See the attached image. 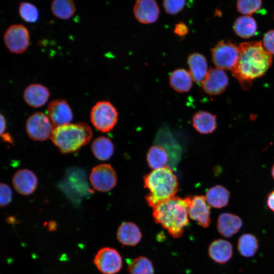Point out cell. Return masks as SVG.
Listing matches in <instances>:
<instances>
[{
  "label": "cell",
  "mask_w": 274,
  "mask_h": 274,
  "mask_svg": "<svg viewBox=\"0 0 274 274\" xmlns=\"http://www.w3.org/2000/svg\"><path fill=\"white\" fill-rule=\"evenodd\" d=\"M262 4L260 0H239L236 2V7L239 12L248 15L258 11Z\"/></svg>",
  "instance_id": "4dcf8cb0"
},
{
  "label": "cell",
  "mask_w": 274,
  "mask_h": 274,
  "mask_svg": "<svg viewBox=\"0 0 274 274\" xmlns=\"http://www.w3.org/2000/svg\"><path fill=\"white\" fill-rule=\"evenodd\" d=\"M257 238L251 233L242 234L237 241V247L239 254L245 257L253 256L258 249Z\"/></svg>",
  "instance_id": "4316f807"
},
{
  "label": "cell",
  "mask_w": 274,
  "mask_h": 274,
  "mask_svg": "<svg viewBox=\"0 0 274 274\" xmlns=\"http://www.w3.org/2000/svg\"><path fill=\"white\" fill-rule=\"evenodd\" d=\"M210 258L219 264L229 261L233 255V246L229 241L217 239L211 242L208 248Z\"/></svg>",
  "instance_id": "ac0fdd59"
},
{
  "label": "cell",
  "mask_w": 274,
  "mask_h": 274,
  "mask_svg": "<svg viewBox=\"0 0 274 274\" xmlns=\"http://www.w3.org/2000/svg\"><path fill=\"white\" fill-rule=\"evenodd\" d=\"M129 274H154L153 264L148 258L140 256L129 262L127 267Z\"/></svg>",
  "instance_id": "f1b7e54d"
},
{
  "label": "cell",
  "mask_w": 274,
  "mask_h": 274,
  "mask_svg": "<svg viewBox=\"0 0 274 274\" xmlns=\"http://www.w3.org/2000/svg\"><path fill=\"white\" fill-rule=\"evenodd\" d=\"M94 263L103 274H116L122 267V258L116 249L104 247L95 254Z\"/></svg>",
  "instance_id": "30bf717a"
},
{
  "label": "cell",
  "mask_w": 274,
  "mask_h": 274,
  "mask_svg": "<svg viewBox=\"0 0 274 274\" xmlns=\"http://www.w3.org/2000/svg\"><path fill=\"white\" fill-rule=\"evenodd\" d=\"M48 226L50 230H53L55 229L56 227V224L54 221H51L49 223Z\"/></svg>",
  "instance_id": "f35d334b"
},
{
  "label": "cell",
  "mask_w": 274,
  "mask_h": 274,
  "mask_svg": "<svg viewBox=\"0 0 274 274\" xmlns=\"http://www.w3.org/2000/svg\"><path fill=\"white\" fill-rule=\"evenodd\" d=\"M186 1L165 0L162 5L166 13L170 15H176L180 12L184 8Z\"/></svg>",
  "instance_id": "1f68e13d"
},
{
  "label": "cell",
  "mask_w": 274,
  "mask_h": 274,
  "mask_svg": "<svg viewBox=\"0 0 274 274\" xmlns=\"http://www.w3.org/2000/svg\"><path fill=\"white\" fill-rule=\"evenodd\" d=\"M271 176L273 179L274 180V164H273L271 168Z\"/></svg>",
  "instance_id": "ab89813d"
},
{
  "label": "cell",
  "mask_w": 274,
  "mask_h": 274,
  "mask_svg": "<svg viewBox=\"0 0 274 274\" xmlns=\"http://www.w3.org/2000/svg\"><path fill=\"white\" fill-rule=\"evenodd\" d=\"M49 96L50 92L48 89L38 83L29 85L25 88L23 94L25 102L33 108L43 106L47 101Z\"/></svg>",
  "instance_id": "2e32d148"
},
{
  "label": "cell",
  "mask_w": 274,
  "mask_h": 274,
  "mask_svg": "<svg viewBox=\"0 0 274 274\" xmlns=\"http://www.w3.org/2000/svg\"><path fill=\"white\" fill-rule=\"evenodd\" d=\"M47 111L55 127L70 123L73 118L72 109L64 99H56L51 101L48 106Z\"/></svg>",
  "instance_id": "4fadbf2b"
},
{
  "label": "cell",
  "mask_w": 274,
  "mask_h": 274,
  "mask_svg": "<svg viewBox=\"0 0 274 274\" xmlns=\"http://www.w3.org/2000/svg\"><path fill=\"white\" fill-rule=\"evenodd\" d=\"M50 119L42 112L31 114L26 122L28 136L34 141H43L50 138L54 128Z\"/></svg>",
  "instance_id": "52a82bcc"
},
{
  "label": "cell",
  "mask_w": 274,
  "mask_h": 274,
  "mask_svg": "<svg viewBox=\"0 0 274 274\" xmlns=\"http://www.w3.org/2000/svg\"><path fill=\"white\" fill-rule=\"evenodd\" d=\"M4 141L10 143L11 144L13 143V139L9 133H4L1 135Z\"/></svg>",
  "instance_id": "74e56055"
},
{
  "label": "cell",
  "mask_w": 274,
  "mask_h": 274,
  "mask_svg": "<svg viewBox=\"0 0 274 274\" xmlns=\"http://www.w3.org/2000/svg\"><path fill=\"white\" fill-rule=\"evenodd\" d=\"M266 204L268 208L274 213V190L271 191L268 194Z\"/></svg>",
  "instance_id": "d590c367"
},
{
  "label": "cell",
  "mask_w": 274,
  "mask_h": 274,
  "mask_svg": "<svg viewBox=\"0 0 274 274\" xmlns=\"http://www.w3.org/2000/svg\"><path fill=\"white\" fill-rule=\"evenodd\" d=\"M243 226V221L238 216L230 213L221 214L217 221L219 233L225 237H230L237 233Z\"/></svg>",
  "instance_id": "e0dca14e"
},
{
  "label": "cell",
  "mask_w": 274,
  "mask_h": 274,
  "mask_svg": "<svg viewBox=\"0 0 274 274\" xmlns=\"http://www.w3.org/2000/svg\"><path fill=\"white\" fill-rule=\"evenodd\" d=\"M91 149L94 156L102 161L110 159L114 151L112 142L109 138L104 136L94 139L91 145Z\"/></svg>",
  "instance_id": "d4e9b609"
},
{
  "label": "cell",
  "mask_w": 274,
  "mask_h": 274,
  "mask_svg": "<svg viewBox=\"0 0 274 274\" xmlns=\"http://www.w3.org/2000/svg\"><path fill=\"white\" fill-rule=\"evenodd\" d=\"M117 238L122 245L134 246L139 243L142 233L139 227L134 223L125 222L118 227Z\"/></svg>",
  "instance_id": "ffe728a7"
},
{
  "label": "cell",
  "mask_w": 274,
  "mask_h": 274,
  "mask_svg": "<svg viewBox=\"0 0 274 274\" xmlns=\"http://www.w3.org/2000/svg\"><path fill=\"white\" fill-rule=\"evenodd\" d=\"M211 56L212 61L217 68L231 71L239 58L238 45L229 40H222L212 48Z\"/></svg>",
  "instance_id": "8992f818"
},
{
  "label": "cell",
  "mask_w": 274,
  "mask_h": 274,
  "mask_svg": "<svg viewBox=\"0 0 274 274\" xmlns=\"http://www.w3.org/2000/svg\"><path fill=\"white\" fill-rule=\"evenodd\" d=\"M187 63L193 81L201 84L209 71L205 57L199 53H192L188 56Z\"/></svg>",
  "instance_id": "d6986e66"
},
{
  "label": "cell",
  "mask_w": 274,
  "mask_h": 274,
  "mask_svg": "<svg viewBox=\"0 0 274 274\" xmlns=\"http://www.w3.org/2000/svg\"><path fill=\"white\" fill-rule=\"evenodd\" d=\"M210 214V206L205 196L195 195L190 197L188 214L191 219L196 221L201 227L207 228L211 223Z\"/></svg>",
  "instance_id": "8fae6325"
},
{
  "label": "cell",
  "mask_w": 274,
  "mask_h": 274,
  "mask_svg": "<svg viewBox=\"0 0 274 274\" xmlns=\"http://www.w3.org/2000/svg\"><path fill=\"white\" fill-rule=\"evenodd\" d=\"M168 156L165 150L159 145L151 147L147 154V161L153 170L166 166Z\"/></svg>",
  "instance_id": "484cf974"
},
{
  "label": "cell",
  "mask_w": 274,
  "mask_h": 274,
  "mask_svg": "<svg viewBox=\"0 0 274 274\" xmlns=\"http://www.w3.org/2000/svg\"><path fill=\"white\" fill-rule=\"evenodd\" d=\"M1 133L0 134H2L5 132L6 127V122L5 117L1 114Z\"/></svg>",
  "instance_id": "8d00e7d4"
},
{
  "label": "cell",
  "mask_w": 274,
  "mask_h": 274,
  "mask_svg": "<svg viewBox=\"0 0 274 274\" xmlns=\"http://www.w3.org/2000/svg\"><path fill=\"white\" fill-rule=\"evenodd\" d=\"M3 39L6 47L12 53H24L29 44L28 30L21 24L10 25L5 31Z\"/></svg>",
  "instance_id": "ba28073f"
},
{
  "label": "cell",
  "mask_w": 274,
  "mask_h": 274,
  "mask_svg": "<svg viewBox=\"0 0 274 274\" xmlns=\"http://www.w3.org/2000/svg\"><path fill=\"white\" fill-rule=\"evenodd\" d=\"M205 197L210 207L220 209L228 205L230 194L225 187L217 185L210 188L207 191Z\"/></svg>",
  "instance_id": "cb8c5ba5"
},
{
  "label": "cell",
  "mask_w": 274,
  "mask_h": 274,
  "mask_svg": "<svg viewBox=\"0 0 274 274\" xmlns=\"http://www.w3.org/2000/svg\"><path fill=\"white\" fill-rule=\"evenodd\" d=\"M13 196L11 188L6 184H0V204L1 207L7 206L12 200Z\"/></svg>",
  "instance_id": "d6a6232c"
},
{
  "label": "cell",
  "mask_w": 274,
  "mask_h": 274,
  "mask_svg": "<svg viewBox=\"0 0 274 274\" xmlns=\"http://www.w3.org/2000/svg\"><path fill=\"white\" fill-rule=\"evenodd\" d=\"M92 135L91 127L80 122L54 127L50 139L61 153L67 154L76 152L88 144Z\"/></svg>",
  "instance_id": "277c9868"
},
{
  "label": "cell",
  "mask_w": 274,
  "mask_h": 274,
  "mask_svg": "<svg viewBox=\"0 0 274 274\" xmlns=\"http://www.w3.org/2000/svg\"><path fill=\"white\" fill-rule=\"evenodd\" d=\"M18 12L21 18L26 22L35 23L39 19L38 9L31 3L21 2L19 6Z\"/></svg>",
  "instance_id": "f546056e"
},
{
  "label": "cell",
  "mask_w": 274,
  "mask_h": 274,
  "mask_svg": "<svg viewBox=\"0 0 274 274\" xmlns=\"http://www.w3.org/2000/svg\"><path fill=\"white\" fill-rule=\"evenodd\" d=\"M262 45L270 54H274V29L269 30L264 34Z\"/></svg>",
  "instance_id": "836d02e7"
},
{
  "label": "cell",
  "mask_w": 274,
  "mask_h": 274,
  "mask_svg": "<svg viewBox=\"0 0 274 274\" xmlns=\"http://www.w3.org/2000/svg\"><path fill=\"white\" fill-rule=\"evenodd\" d=\"M273 19H274V13H273Z\"/></svg>",
  "instance_id": "60d3db41"
},
{
  "label": "cell",
  "mask_w": 274,
  "mask_h": 274,
  "mask_svg": "<svg viewBox=\"0 0 274 274\" xmlns=\"http://www.w3.org/2000/svg\"><path fill=\"white\" fill-rule=\"evenodd\" d=\"M235 33L243 39H249L256 35L257 24L255 20L249 15L238 17L233 25Z\"/></svg>",
  "instance_id": "603a6c76"
},
{
  "label": "cell",
  "mask_w": 274,
  "mask_h": 274,
  "mask_svg": "<svg viewBox=\"0 0 274 274\" xmlns=\"http://www.w3.org/2000/svg\"><path fill=\"white\" fill-rule=\"evenodd\" d=\"M144 184L149 190L146 202L153 209L174 197L178 189L177 178L168 166L154 169L146 175Z\"/></svg>",
  "instance_id": "3957f363"
},
{
  "label": "cell",
  "mask_w": 274,
  "mask_h": 274,
  "mask_svg": "<svg viewBox=\"0 0 274 274\" xmlns=\"http://www.w3.org/2000/svg\"><path fill=\"white\" fill-rule=\"evenodd\" d=\"M53 14L60 19H68L75 13L76 7L71 0H54L51 4Z\"/></svg>",
  "instance_id": "83f0119b"
},
{
  "label": "cell",
  "mask_w": 274,
  "mask_h": 274,
  "mask_svg": "<svg viewBox=\"0 0 274 274\" xmlns=\"http://www.w3.org/2000/svg\"><path fill=\"white\" fill-rule=\"evenodd\" d=\"M133 10L136 19L143 24L155 22L160 12L158 4L154 0H138L135 3Z\"/></svg>",
  "instance_id": "5bb4252c"
},
{
  "label": "cell",
  "mask_w": 274,
  "mask_h": 274,
  "mask_svg": "<svg viewBox=\"0 0 274 274\" xmlns=\"http://www.w3.org/2000/svg\"><path fill=\"white\" fill-rule=\"evenodd\" d=\"M90 117L91 123L96 129L102 132H108L116 124L118 113L111 102L102 100L92 107Z\"/></svg>",
  "instance_id": "5b68a950"
},
{
  "label": "cell",
  "mask_w": 274,
  "mask_h": 274,
  "mask_svg": "<svg viewBox=\"0 0 274 274\" xmlns=\"http://www.w3.org/2000/svg\"><path fill=\"white\" fill-rule=\"evenodd\" d=\"M188 30L187 25L183 22L176 24L174 29V33L179 37L185 36L188 33Z\"/></svg>",
  "instance_id": "e575fe53"
},
{
  "label": "cell",
  "mask_w": 274,
  "mask_h": 274,
  "mask_svg": "<svg viewBox=\"0 0 274 274\" xmlns=\"http://www.w3.org/2000/svg\"><path fill=\"white\" fill-rule=\"evenodd\" d=\"M190 197H174L153 209L156 223L160 224L174 238L181 237L189 224L188 203Z\"/></svg>",
  "instance_id": "7a4b0ae2"
},
{
  "label": "cell",
  "mask_w": 274,
  "mask_h": 274,
  "mask_svg": "<svg viewBox=\"0 0 274 274\" xmlns=\"http://www.w3.org/2000/svg\"><path fill=\"white\" fill-rule=\"evenodd\" d=\"M14 189L20 194L28 195L32 194L38 185V179L30 170L22 169L17 171L12 178Z\"/></svg>",
  "instance_id": "9a60e30c"
},
{
  "label": "cell",
  "mask_w": 274,
  "mask_h": 274,
  "mask_svg": "<svg viewBox=\"0 0 274 274\" xmlns=\"http://www.w3.org/2000/svg\"><path fill=\"white\" fill-rule=\"evenodd\" d=\"M192 123L193 127L199 133L209 134L216 128L217 118L215 115L209 112L199 111L193 115Z\"/></svg>",
  "instance_id": "44dd1931"
},
{
  "label": "cell",
  "mask_w": 274,
  "mask_h": 274,
  "mask_svg": "<svg viewBox=\"0 0 274 274\" xmlns=\"http://www.w3.org/2000/svg\"><path fill=\"white\" fill-rule=\"evenodd\" d=\"M192 81L189 71L185 68L175 70L169 77L170 86L179 93L188 92L192 87Z\"/></svg>",
  "instance_id": "7402d4cb"
},
{
  "label": "cell",
  "mask_w": 274,
  "mask_h": 274,
  "mask_svg": "<svg viewBox=\"0 0 274 274\" xmlns=\"http://www.w3.org/2000/svg\"><path fill=\"white\" fill-rule=\"evenodd\" d=\"M89 180L95 190L106 192L111 190L116 186L117 175L110 164H100L92 169Z\"/></svg>",
  "instance_id": "9c48e42d"
},
{
  "label": "cell",
  "mask_w": 274,
  "mask_h": 274,
  "mask_svg": "<svg viewBox=\"0 0 274 274\" xmlns=\"http://www.w3.org/2000/svg\"><path fill=\"white\" fill-rule=\"evenodd\" d=\"M228 78L224 70L211 67L201 83L203 91L210 95H217L223 93L228 85Z\"/></svg>",
  "instance_id": "7c38bea8"
},
{
  "label": "cell",
  "mask_w": 274,
  "mask_h": 274,
  "mask_svg": "<svg viewBox=\"0 0 274 274\" xmlns=\"http://www.w3.org/2000/svg\"><path fill=\"white\" fill-rule=\"evenodd\" d=\"M238 47L239 58L231 72L242 88L247 90L251 86L253 80L264 75L271 64L272 57L261 41L242 43Z\"/></svg>",
  "instance_id": "6da1fadb"
}]
</instances>
